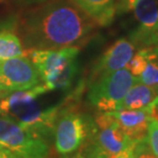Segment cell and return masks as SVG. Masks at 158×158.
I'll return each mask as SVG.
<instances>
[{
    "label": "cell",
    "mask_w": 158,
    "mask_h": 158,
    "mask_svg": "<svg viewBox=\"0 0 158 158\" xmlns=\"http://www.w3.org/2000/svg\"><path fill=\"white\" fill-rule=\"evenodd\" d=\"M28 49L57 50L76 46L93 31V22L65 1H53L29 12L21 23Z\"/></svg>",
    "instance_id": "cell-1"
},
{
    "label": "cell",
    "mask_w": 158,
    "mask_h": 158,
    "mask_svg": "<svg viewBox=\"0 0 158 158\" xmlns=\"http://www.w3.org/2000/svg\"><path fill=\"white\" fill-rule=\"evenodd\" d=\"M48 91L45 85L40 84L28 90L15 91L0 101V113L12 117L46 139L58 116V107L42 109L37 104V98Z\"/></svg>",
    "instance_id": "cell-2"
},
{
    "label": "cell",
    "mask_w": 158,
    "mask_h": 158,
    "mask_svg": "<svg viewBox=\"0 0 158 158\" xmlns=\"http://www.w3.org/2000/svg\"><path fill=\"white\" fill-rule=\"evenodd\" d=\"M78 54L77 46L57 50L28 49V56L49 91L66 90L72 86L78 73Z\"/></svg>",
    "instance_id": "cell-3"
},
{
    "label": "cell",
    "mask_w": 158,
    "mask_h": 158,
    "mask_svg": "<svg viewBox=\"0 0 158 158\" xmlns=\"http://www.w3.org/2000/svg\"><path fill=\"white\" fill-rule=\"evenodd\" d=\"M0 145L23 158H46L49 153L44 137L0 113Z\"/></svg>",
    "instance_id": "cell-4"
},
{
    "label": "cell",
    "mask_w": 158,
    "mask_h": 158,
    "mask_svg": "<svg viewBox=\"0 0 158 158\" xmlns=\"http://www.w3.org/2000/svg\"><path fill=\"white\" fill-rule=\"evenodd\" d=\"M138 82L137 77L126 68L115 70L96 79L90 87L88 99L101 112L114 111L131 87Z\"/></svg>",
    "instance_id": "cell-5"
},
{
    "label": "cell",
    "mask_w": 158,
    "mask_h": 158,
    "mask_svg": "<svg viewBox=\"0 0 158 158\" xmlns=\"http://www.w3.org/2000/svg\"><path fill=\"white\" fill-rule=\"evenodd\" d=\"M129 11L138 23L130 35L135 47L158 46V0H119L116 3V15Z\"/></svg>",
    "instance_id": "cell-6"
},
{
    "label": "cell",
    "mask_w": 158,
    "mask_h": 158,
    "mask_svg": "<svg viewBox=\"0 0 158 158\" xmlns=\"http://www.w3.org/2000/svg\"><path fill=\"white\" fill-rule=\"evenodd\" d=\"M89 117L77 112L63 113L54 127L55 149L60 155L78 151L96 132Z\"/></svg>",
    "instance_id": "cell-7"
},
{
    "label": "cell",
    "mask_w": 158,
    "mask_h": 158,
    "mask_svg": "<svg viewBox=\"0 0 158 158\" xmlns=\"http://www.w3.org/2000/svg\"><path fill=\"white\" fill-rule=\"evenodd\" d=\"M0 76L7 93L31 89L42 81L38 69L27 56L0 60Z\"/></svg>",
    "instance_id": "cell-8"
},
{
    "label": "cell",
    "mask_w": 158,
    "mask_h": 158,
    "mask_svg": "<svg viewBox=\"0 0 158 158\" xmlns=\"http://www.w3.org/2000/svg\"><path fill=\"white\" fill-rule=\"evenodd\" d=\"M135 52V45L132 41L122 38L114 42L97 61L93 76L96 79L115 70L124 69Z\"/></svg>",
    "instance_id": "cell-9"
},
{
    "label": "cell",
    "mask_w": 158,
    "mask_h": 158,
    "mask_svg": "<svg viewBox=\"0 0 158 158\" xmlns=\"http://www.w3.org/2000/svg\"><path fill=\"white\" fill-rule=\"evenodd\" d=\"M116 123L132 140H141L147 137L148 123L155 116L156 109H118L109 111Z\"/></svg>",
    "instance_id": "cell-10"
},
{
    "label": "cell",
    "mask_w": 158,
    "mask_h": 158,
    "mask_svg": "<svg viewBox=\"0 0 158 158\" xmlns=\"http://www.w3.org/2000/svg\"><path fill=\"white\" fill-rule=\"evenodd\" d=\"M114 119V118H113ZM99 130L93 135L92 141L109 158L129 147L135 140H132L122 130L115 120Z\"/></svg>",
    "instance_id": "cell-11"
},
{
    "label": "cell",
    "mask_w": 158,
    "mask_h": 158,
    "mask_svg": "<svg viewBox=\"0 0 158 158\" xmlns=\"http://www.w3.org/2000/svg\"><path fill=\"white\" fill-rule=\"evenodd\" d=\"M158 105V89L136 83L131 87L118 104V109H156Z\"/></svg>",
    "instance_id": "cell-12"
},
{
    "label": "cell",
    "mask_w": 158,
    "mask_h": 158,
    "mask_svg": "<svg viewBox=\"0 0 158 158\" xmlns=\"http://www.w3.org/2000/svg\"><path fill=\"white\" fill-rule=\"evenodd\" d=\"M85 15L101 26H108L116 15L115 0H73Z\"/></svg>",
    "instance_id": "cell-13"
},
{
    "label": "cell",
    "mask_w": 158,
    "mask_h": 158,
    "mask_svg": "<svg viewBox=\"0 0 158 158\" xmlns=\"http://www.w3.org/2000/svg\"><path fill=\"white\" fill-rule=\"evenodd\" d=\"M18 56H28V50L23 49L21 40L16 35L9 32L0 33V60Z\"/></svg>",
    "instance_id": "cell-14"
},
{
    "label": "cell",
    "mask_w": 158,
    "mask_h": 158,
    "mask_svg": "<svg viewBox=\"0 0 158 158\" xmlns=\"http://www.w3.org/2000/svg\"><path fill=\"white\" fill-rule=\"evenodd\" d=\"M138 81L144 85L158 89V65L155 64V61H149L147 63Z\"/></svg>",
    "instance_id": "cell-15"
},
{
    "label": "cell",
    "mask_w": 158,
    "mask_h": 158,
    "mask_svg": "<svg viewBox=\"0 0 158 158\" xmlns=\"http://www.w3.org/2000/svg\"><path fill=\"white\" fill-rule=\"evenodd\" d=\"M147 141L151 153L158 157V118L152 116L148 123Z\"/></svg>",
    "instance_id": "cell-16"
},
{
    "label": "cell",
    "mask_w": 158,
    "mask_h": 158,
    "mask_svg": "<svg viewBox=\"0 0 158 158\" xmlns=\"http://www.w3.org/2000/svg\"><path fill=\"white\" fill-rule=\"evenodd\" d=\"M135 143L136 141H134L129 147L123 151H120L119 153L115 154L111 158H137V155L135 153Z\"/></svg>",
    "instance_id": "cell-17"
},
{
    "label": "cell",
    "mask_w": 158,
    "mask_h": 158,
    "mask_svg": "<svg viewBox=\"0 0 158 158\" xmlns=\"http://www.w3.org/2000/svg\"><path fill=\"white\" fill-rule=\"evenodd\" d=\"M0 158H23V157L11 152V151L8 150L7 148L0 145Z\"/></svg>",
    "instance_id": "cell-18"
},
{
    "label": "cell",
    "mask_w": 158,
    "mask_h": 158,
    "mask_svg": "<svg viewBox=\"0 0 158 158\" xmlns=\"http://www.w3.org/2000/svg\"><path fill=\"white\" fill-rule=\"evenodd\" d=\"M63 158H87L85 154L83 153L82 150H79L77 151V152L75 154H68V155H64V157Z\"/></svg>",
    "instance_id": "cell-19"
},
{
    "label": "cell",
    "mask_w": 158,
    "mask_h": 158,
    "mask_svg": "<svg viewBox=\"0 0 158 158\" xmlns=\"http://www.w3.org/2000/svg\"><path fill=\"white\" fill-rule=\"evenodd\" d=\"M0 94H8L7 91H6L4 85L2 83V80H1V76H0Z\"/></svg>",
    "instance_id": "cell-20"
},
{
    "label": "cell",
    "mask_w": 158,
    "mask_h": 158,
    "mask_svg": "<svg viewBox=\"0 0 158 158\" xmlns=\"http://www.w3.org/2000/svg\"><path fill=\"white\" fill-rule=\"evenodd\" d=\"M154 117H157V118H158V105L156 107V113H155V116H154Z\"/></svg>",
    "instance_id": "cell-21"
}]
</instances>
